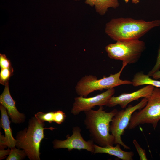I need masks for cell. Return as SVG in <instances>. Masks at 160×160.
<instances>
[{
	"label": "cell",
	"instance_id": "23",
	"mask_svg": "<svg viewBox=\"0 0 160 160\" xmlns=\"http://www.w3.org/2000/svg\"><path fill=\"white\" fill-rule=\"evenodd\" d=\"M11 151V149L8 148V149L5 150L4 149L0 150V160L4 158V157L7 155H9Z\"/></svg>",
	"mask_w": 160,
	"mask_h": 160
},
{
	"label": "cell",
	"instance_id": "26",
	"mask_svg": "<svg viewBox=\"0 0 160 160\" xmlns=\"http://www.w3.org/2000/svg\"><path fill=\"white\" fill-rule=\"evenodd\" d=\"M124 0V1L125 3H128L129 1V0Z\"/></svg>",
	"mask_w": 160,
	"mask_h": 160
},
{
	"label": "cell",
	"instance_id": "16",
	"mask_svg": "<svg viewBox=\"0 0 160 160\" xmlns=\"http://www.w3.org/2000/svg\"><path fill=\"white\" fill-rule=\"evenodd\" d=\"M150 77L142 72H138L134 76L131 81L132 85L134 87L144 85H151L155 87L160 88V81L153 79Z\"/></svg>",
	"mask_w": 160,
	"mask_h": 160
},
{
	"label": "cell",
	"instance_id": "21",
	"mask_svg": "<svg viewBox=\"0 0 160 160\" xmlns=\"http://www.w3.org/2000/svg\"><path fill=\"white\" fill-rule=\"evenodd\" d=\"M12 67L10 61L4 54H0V67L1 69Z\"/></svg>",
	"mask_w": 160,
	"mask_h": 160
},
{
	"label": "cell",
	"instance_id": "10",
	"mask_svg": "<svg viewBox=\"0 0 160 160\" xmlns=\"http://www.w3.org/2000/svg\"><path fill=\"white\" fill-rule=\"evenodd\" d=\"M155 87L147 85L137 90L130 93H124L117 96H112L106 106L112 107L119 105L123 109L126 108L131 102L140 98L148 99L151 95Z\"/></svg>",
	"mask_w": 160,
	"mask_h": 160
},
{
	"label": "cell",
	"instance_id": "22",
	"mask_svg": "<svg viewBox=\"0 0 160 160\" xmlns=\"http://www.w3.org/2000/svg\"><path fill=\"white\" fill-rule=\"evenodd\" d=\"M0 150L4 149L7 147L6 142L5 139V136L2 135L0 132Z\"/></svg>",
	"mask_w": 160,
	"mask_h": 160
},
{
	"label": "cell",
	"instance_id": "1",
	"mask_svg": "<svg viewBox=\"0 0 160 160\" xmlns=\"http://www.w3.org/2000/svg\"><path fill=\"white\" fill-rule=\"evenodd\" d=\"M160 26V20L146 21L131 18H113L106 24L105 32L113 40H129L139 38L152 28Z\"/></svg>",
	"mask_w": 160,
	"mask_h": 160
},
{
	"label": "cell",
	"instance_id": "8",
	"mask_svg": "<svg viewBox=\"0 0 160 160\" xmlns=\"http://www.w3.org/2000/svg\"><path fill=\"white\" fill-rule=\"evenodd\" d=\"M81 130L79 126L73 128L72 134L70 136L68 135L67 139L64 140H55L53 142V147L55 149L67 148L69 151L73 149L80 150L85 149L92 153L95 151V144L92 139L85 141L81 136Z\"/></svg>",
	"mask_w": 160,
	"mask_h": 160
},
{
	"label": "cell",
	"instance_id": "15",
	"mask_svg": "<svg viewBox=\"0 0 160 160\" xmlns=\"http://www.w3.org/2000/svg\"><path fill=\"white\" fill-rule=\"evenodd\" d=\"M34 116L42 122L47 121L51 123L54 122L58 124H61L66 117L65 114L60 110L47 113L38 112Z\"/></svg>",
	"mask_w": 160,
	"mask_h": 160
},
{
	"label": "cell",
	"instance_id": "25",
	"mask_svg": "<svg viewBox=\"0 0 160 160\" xmlns=\"http://www.w3.org/2000/svg\"><path fill=\"white\" fill-rule=\"evenodd\" d=\"M140 0H132V2L135 4L138 3Z\"/></svg>",
	"mask_w": 160,
	"mask_h": 160
},
{
	"label": "cell",
	"instance_id": "2",
	"mask_svg": "<svg viewBox=\"0 0 160 160\" xmlns=\"http://www.w3.org/2000/svg\"><path fill=\"white\" fill-rule=\"evenodd\" d=\"M99 107L96 111L91 109L84 112V124L89 131L92 139L98 145L103 147L113 146L115 139L110 133V123L118 110L114 109L107 112L103 106Z\"/></svg>",
	"mask_w": 160,
	"mask_h": 160
},
{
	"label": "cell",
	"instance_id": "6",
	"mask_svg": "<svg viewBox=\"0 0 160 160\" xmlns=\"http://www.w3.org/2000/svg\"><path fill=\"white\" fill-rule=\"evenodd\" d=\"M144 108L132 114L127 129L141 124H151L155 129L160 120V88L155 87Z\"/></svg>",
	"mask_w": 160,
	"mask_h": 160
},
{
	"label": "cell",
	"instance_id": "20",
	"mask_svg": "<svg viewBox=\"0 0 160 160\" xmlns=\"http://www.w3.org/2000/svg\"><path fill=\"white\" fill-rule=\"evenodd\" d=\"M160 69V44L158 51L156 60L155 64L152 68L148 73V75L150 76H152L153 74Z\"/></svg>",
	"mask_w": 160,
	"mask_h": 160
},
{
	"label": "cell",
	"instance_id": "14",
	"mask_svg": "<svg viewBox=\"0 0 160 160\" xmlns=\"http://www.w3.org/2000/svg\"><path fill=\"white\" fill-rule=\"evenodd\" d=\"M85 3L91 7L95 6L96 12L101 15L106 13L109 8L116 9L119 5L118 0H86Z\"/></svg>",
	"mask_w": 160,
	"mask_h": 160
},
{
	"label": "cell",
	"instance_id": "9",
	"mask_svg": "<svg viewBox=\"0 0 160 160\" xmlns=\"http://www.w3.org/2000/svg\"><path fill=\"white\" fill-rule=\"evenodd\" d=\"M115 92L114 88H112L93 97L87 98L80 96L76 97L74 98L71 113L74 115H77L81 111L92 109L96 106H106Z\"/></svg>",
	"mask_w": 160,
	"mask_h": 160
},
{
	"label": "cell",
	"instance_id": "18",
	"mask_svg": "<svg viewBox=\"0 0 160 160\" xmlns=\"http://www.w3.org/2000/svg\"><path fill=\"white\" fill-rule=\"evenodd\" d=\"M13 68L12 67L1 69L0 73V84L5 86L8 83L10 78L13 75Z\"/></svg>",
	"mask_w": 160,
	"mask_h": 160
},
{
	"label": "cell",
	"instance_id": "3",
	"mask_svg": "<svg viewBox=\"0 0 160 160\" xmlns=\"http://www.w3.org/2000/svg\"><path fill=\"white\" fill-rule=\"evenodd\" d=\"M44 122L36 117L29 120L27 128L18 132L16 137V147L25 151L30 160H40V146L41 142L44 138V130H52L55 128L44 127Z\"/></svg>",
	"mask_w": 160,
	"mask_h": 160
},
{
	"label": "cell",
	"instance_id": "13",
	"mask_svg": "<svg viewBox=\"0 0 160 160\" xmlns=\"http://www.w3.org/2000/svg\"><path fill=\"white\" fill-rule=\"evenodd\" d=\"M1 114L0 127L3 129L5 134V139L7 147L11 148L16 147V140L12 136V131L10 127V121L7 111V109L1 104L0 105Z\"/></svg>",
	"mask_w": 160,
	"mask_h": 160
},
{
	"label": "cell",
	"instance_id": "17",
	"mask_svg": "<svg viewBox=\"0 0 160 160\" xmlns=\"http://www.w3.org/2000/svg\"><path fill=\"white\" fill-rule=\"evenodd\" d=\"M11 151L6 160H21L24 159L27 154L23 150L17 149L15 147L10 148Z\"/></svg>",
	"mask_w": 160,
	"mask_h": 160
},
{
	"label": "cell",
	"instance_id": "11",
	"mask_svg": "<svg viewBox=\"0 0 160 160\" xmlns=\"http://www.w3.org/2000/svg\"><path fill=\"white\" fill-rule=\"evenodd\" d=\"M0 103L7 110L8 115L11 119L12 122L15 124H20L25 121V115L18 111L15 102L11 95L9 83L5 85L4 91L0 96Z\"/></svg>",
	"mask_w": 160,
	"mask_h": 160
},
{
	"label": "cell",
	"instance_id": "7",
	"mask_svg": "<svg viewBox=\"0 0 160 160\" xmlns=\"http://www.w3.org/2000/svg\"><path fill=\"white\" fill-rule=\"evenodd\" d=\"M147 102V98H143L136 105H129L125 109L118 111L113 118L110 125V132L114 137L115 144H120L124 149H130L122 141L121 136L124 135L125 129H127L133 113L144 108Z\"/></svg>",
	"mask_w": 160,
	"mask_h": 160
},
{
	"label": "cell",
	"instance_id": "4",
	"mask_svg": "<svg viewBox=\"0 0 160 160\" xmlns=\"http://www.w3.org/2000/svg\"><path fill=\"white\" fill-rule=\"evenodd\" d=\"M127 65L122 63V67L118 72L111 74L108 77L104 76L100 79H98L96 76L93 75L85 76L77 83L75 87L76 93L79 96L86 97L95 91L107 89L122 85L132 84L131 81L120 79L121 72Z\"/></svg>",
	"mask_w": 160,
	"mask_h": 160
},
{
	"label": "cell",
	"instance_id": "12",
	"mask_svg": "<svg viewBox=\"0 0 160 160\" xmlns=\"http://www.w3.org/2000/svg\"><path fill=\"white\" fill-rule=\"evenodd\" d=\"M113 146L108 145L101 147L95 144V151L94 154L105 153L116 156L122 160H132L134 153L132 151L127 152L123 150L120 148V145L116 144Z\"/></svg>",
	"mask_w": 160,
	"mask_h": 160
},
{
	"label": "cell",
	"instance_id": "27",
	"mask_svg": "<svg viewBox=\"0 0 160 160\" xmlns=\"http://www.w3.org/2000/svg\"><path fill=\"white\" fill-rule=\"evenodd\" d=\"M159 156H160V154L159 155Z\"/></svg>",
	"mask_w": 160,
	"mask_h": 160
},
{
	"label": "cell",
	"instance_id": "5",
	"mask_svg": "<svg viewBox=\"0 0 160 160\" xmlns=\"http://www.w3.org/2000/svg\"><path fill=\"white\" fill-rule=\"evenodd\" d=\"M145 42L139 39L117 41L110 44L105 48L108 56L127 64H133L140 59L146 49Z\"/></svg>",
	"mask_w": 160,
	"mask_h": 160
},
{
	"label": "cell",
	"instance_id": "24",
	"mask_svg": "<svg viewBox=\"0 0 160 160\" xmlns=\"http://www.w3.org/2000/svg\"><path fill=\"white\" fill-rule=\"evenodd\" d=\"M152 76L155 79L157 80L160 79V71L159 70L156 72Z\"/></svg>",
	"mask_w": 160,
	"mask_h": 160
},
{
	"label": "cell",
	"instance_id": "19",
	"mask_svg": "<svg viewBox=\"0 0 160 160\" xmlns=\"http://www.w3.org/2000/svg\"><path fill=\"white\" fill-rule=\"evenodd\" d=\"M133 143L134 145L137 152L139 155L140 160H148L146 151L145 149H143L138 143L135 139L133 141Z\"/></svg>",
	"mask_w": 160,
	"mask_h": 160
}]
</instances>
